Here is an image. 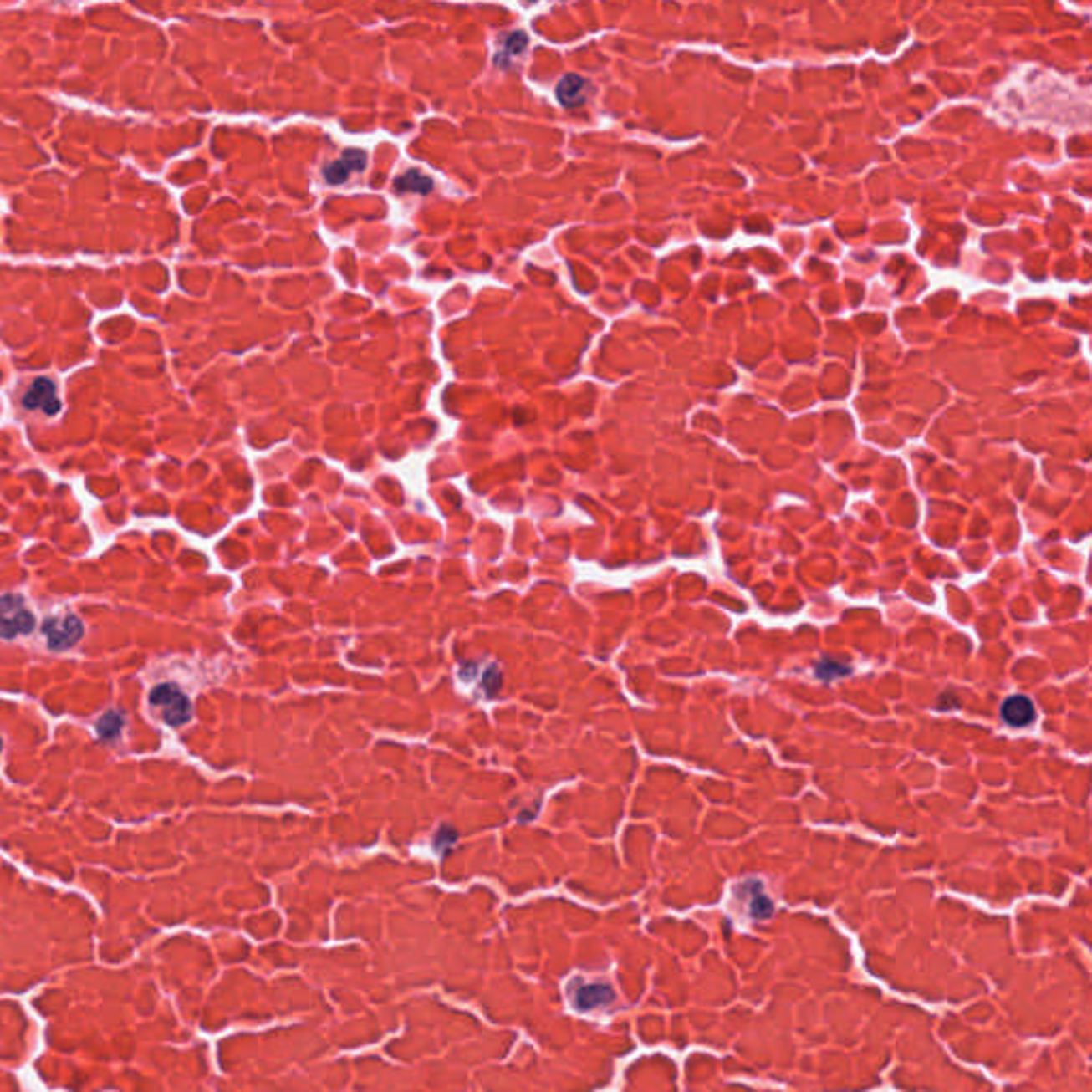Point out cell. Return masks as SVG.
<instances>
[{
  "instance_id": "30bf717a",
  "label": "cell",
  "mask_w": 1092,
  "mask_h": 1092,
  "mask_svg": "<svg viewBox=\"0 0 1092 1092\" xmlns=\"http://www.w3.org/2000/svg\"><path fill=\"white\" fill-rule=\"evenodd\" d=\"M525 48H528V34L525 33L506 34V37L502 38V52L498 54V60L495 62H498L499 67H502V64H508V58L518 56Z\"/></svg>"
},
{
  "instance_id": "9c48e42d",
  "label": "cell",
  "mask_w": 1092,
  "mask_h": 1092,
  "mask_svg": "<svg viewBox=\"0 0 1092 1092\" xmlns=\"http://www.w3.org/2000/svg\"><path fill=\"white\" fill-rule=\"evenodd\" d=\"M124 723H126V719H124V712H120V711L105 712L103 717L96 722V734H99L103 741L111 742V741H115L120 734H122Z\"/></svg>"
},
{
  "instance_id": "5b68a950",
  "label": "cell",
  "mask_w": 1092,
  "mask_h": 1092,
  "mask_svg": "<svg viewBox=\"0 0 1092 1092\" xmlns=\"http://www.w3.org/2000/svg\"><path fill=\"white\" fill-rule=\"evenodd\" d=\"M24 406L28 410H41L43 414L52 416L60 410V399L56 395V385L49 378H37L28 386L24 395Z\"/></svg>"
},
{
  "instance_id": "277c9868",
  "label": "cell",
  "mask_w": 1092,
  "mask_h": 1092,
  "mask_svg": "<svg viewBox=\"0 0 1092 1092\" xmlns=\"http://www.w3.org/2000/svg\"><path fill=\"white\" fill-rule=\"evenodd\" d=\"M617 998L613 986L604 982H576L570 986V1001L576 1012H594Z\"/></svg>"
},
{
  "instance_id": "8992f818",
  "label": "cell",
  "mask_w": 1092,
  "mask_h": 1092,
  "mask_svg": "<svg viewBox=\"0 0 1092 1092\" xmlns=\"http://www.w3.org/2000/svg\"><path fill=\"white\" fill-rule=\"evenodd\" d=\"M1001 717L1005 719L1007 726L1012 727L1031 726L1037 717L1035 704L1031 702V698H1026V696H1012V698H1007L1005 702H1003Z\"/></svg>"
},
{
  "instance_id": "8fae6325",
  "label": "cell",
  "mask_w": 1092,
  "mask_h": 1092,
  "mask_svg": "<svg viewBox=\"0 0 1092 1092\" xmlns=\"http://www.w3.org/2000/svg\"><path fill=\"white\" fill-rule=\"evenodd\" d=\"M323 176H324V180L329 181V184L338 186V184H344V181L348 180V176H350V169H348V165L344 161H335V162H331V165L324 166Z\"/></svg>"
},
{
  "instance_id": "ba28073f",
  "label": "cell",
  "mask_w": 1092,
  "mask_h": 1092,
  "mask_svg": "<svg viewBox=\"0 0 1092 1092\" xmlns=\"http://www.w3.org/2000/svg\"><path fill=\"white\" fill-rule=\"evenodd\" d=\"M395 188L401 195H408V192H414V195H429L433 188V180L431 177L423 176V173H418L416 169H410L408 173H404L401 177L395 180Z\"/></svg>"
},
{
  "instance_id": "6da1fadb",
  "label": "cell",
  "mask_w": 1092,
  "mask_h": 1092,
  "mask_svg": "<svg viewBox=\"0 0 1092 1092\" xmlns=\"http://www.w3.org/2000/svg\"><path fill=\"white\" fill-rule=\"evenodd\" d=\"M150 707L161 712L162 722L180 727L192 719L191 698L173 683H161L150 691Z\"/></svg>"
},
{
  "instance_id": "4fadbf2b",
  "label": "cell",
  "mask_w": 1092,
  "mask_h": 1092,
  "mask_svg": "<svg viewBox=\"0 0 1092 1092\" xmlns=\"http://www.w3.org/2000/svg\"><path fill=\"white\" fill-rule=\"evenodd\" d=\"M455 841H457V830H452L451 826H442L440 828V832L436 834V839H433V850L440 851V854H446V851L455 845Z\"/></svg>"
},
{
  "instance_id": "52a82bcc",
  "label": "cell",
  "mask_w": 1092,
  "mask_h": 1092,
  "mask_svg": "<svg viewBox=\"0 0 1092 1092\" xmlns=\"http://www.w3.org/2000/svg\"><path fill=\"white\" fill-rule=\"evenodd\" d=\"M557 100L564 105L565 110H574V107H580V105L587 100V94H589V81L583 79L580 75H565L564 79L557 84Z\"/></svg>"
},
{
  "instance_id": "7a4b0ae2",
  "label": "cell",
  "mask_w": 1092,
  "mask_h": 1092,
  "mask_svg": "<svg viewBox=\"0 0 1092 1092\" xmlns=\"http://www.w3.org/2000/svg\"><path fill=\"white\" fill-rule=\"evenodd\" d=\"M37 625V619L26 606L24 598L15 594L0 595V638L13 640L26 636Z\"/></svg>"
},
{
  "instance_id": "3957f363",
  "label": "cell",
  "mask_w": 1092,
  "mask_h": 1092,
  "mask_svg": "<svg viewBox=\"0 0 1092 1092\" xmlns=\"http://www.w3.org/2000/svg\"><path fill=\"white\" fill-rule=\"evenodd\" d=\"M48 646L52 651H67L75 646L84 636V623L71 610H60V613L48 615V619L41 625Z\"/></svg>"
},
{
  "instance_id": "7c38bea8",
  "label": "cell",
  "mask_w": 1092,
  "mask_h": 1092,
  "mask_svg": "<svg viewBox=\"0 0 1092 1092\" xmlns=\"http://www.w3.org/2000/svg\"><path fill=\"white\" fill-rule=\"evenodd\" d=\"M815 670L819 679H834V676L847 675V672H850V666H843L834 660H824Z\"/></svg>"
},
{
  "instance_id": "5bb4252c",
  "label": "cell",
  "mask_w": 1092,
  "mask_h": 1092,
  "mask_svg": "<svg viewBox=\"0 0 1092 1092\" xmlns=\"http://www.w3.org/2000/svg\"><path fill=\"white\" fill-rule=\"evenodd\" d=\"M342 161L346 162L350 171H363V169H365V165H367V156H365V152H363V150H346V152H344V156H342Z\"/></svg>"
},
{
  "instance_id": "9a60e30c",
  "label": "cell",
  "mask_w": 1092,
  "mask_h": 1092,
  "mask_svg": "<svg viewBox=\"0 0 1092 1092\" xmlns=\"http://www.w3.org/2000/svg\"><path fill=\"white\" fill-rule=\"evenodd\" d=\"M3 747H5V742H3V738H0V753H3Z\"/></svg>"
}]
</instances>
